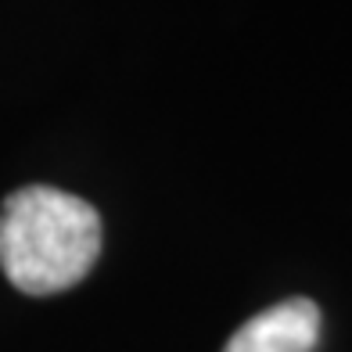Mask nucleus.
Listing matches in <instances>:
<instances>
[{
	"label": "nucleus",
	"instance_id": "1",
	"mask_svg": "<svg viewBox=\"0 0 352 352\" xmlns=\"http://www.w3.org/2000/svg\"><path fill=\"white\" fill-rule=\"evenodd\" d=\"M101 255V216L61 187L33 184L0 205V270L22 295H58Z\"/></svg>",
	"mask_w": 352,
	"mask_h": 352
},
{
	"label": "nucleus",
	"instance_id": "2",
	"mask_svg": "<svg viewBox=\"0 0 352 352\" xmlns=\"http://www.w3.org/2000/svg\"><path fill=\"white\" fill-rule=\"evenodd\" d=\"M320 338V309L309 298H284L245 320L223 352H313Z\"/></svg>",
	"mask_w": 352,
	"mask_h": 352
}]
</instances>
